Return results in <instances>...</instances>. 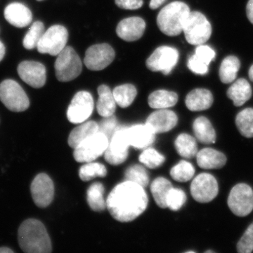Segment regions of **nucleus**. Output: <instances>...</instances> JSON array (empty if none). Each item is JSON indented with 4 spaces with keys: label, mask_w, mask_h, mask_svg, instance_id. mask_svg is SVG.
<instances>
[{
    "label": "nucleus",
    "mask_w": 253,
    "mask_h": 253,
    "mask_svg": "<svg viewBox=\"0 0 253 253\" xmlns=\"http://www.w3.org/2000/svg\"><path fill=\"white\" fill-rule=\"evenodd\" d=\"M99 99L96 104V109L100 116L103 118L113 116L116 109V102L113 92L109 86L100 85L98 87Z\"/></svg>",
    "instance_id": "25"
},
{
    "label": "nucleus",
    "mask_w": 253,
    "mask_h": 253,
    "mask_svg": "<svg viewBox=\"0 0 253 253\" xmlns=\"http://www.w3.org/2000/svg\"><path fill=\"white\" fill-rule=\"evenodd\" d=\"M178 95L168 90L155 91L149 95L148 102L150 107L155 109H167L176 105Z\"/></svg>",
    "instance_id": "27"
},
{
    "label": "nucleus",
    "mask_w": 253,
    "mask_h": 253,
    "mask_svg": "<svg viewBox=\"0 0 253 253\" xmlns=\"http://www.w3.org/2000/svg\"><path fill=\"white\" fill-rule=\"evenodd\" d=\"M104 194V187L101 183H94L88 189L86 200L89 207L95 212H101L106 209V202Z\"/></svg>",
    "instance_id": "31"
},
{
    "label": "nucleus",
    "mask_w": 253,
    "mask_h": 253,
    "mask_svg": "<svg viewBox=\"0 0 253 253\" xmlns=\"http://www.w3.org/2000/svg\"><path fill=\"white\" fill-rule=\"evenodd\" d=\"M205 253H214V251H211V250H208V251H206V252H205Z\"/></svg>",
    "instance_id": "50"
},
{
    "label": "nucleus",
    "mask_w": 253,
    "mask_h": 253,
    "mask_svg": "<svg viewBox=\"0 0 253 253\" xmlns=\"http://www.w3.org/2000/svg\"><path fill=\"white\" fill-rule=\"evenodd\" d=\"M107 174V170L104 165L99 163H86L82 166L79 171L80 178L82 180L88 181L93 178L104 177Z\"/></svg>",
    "instance_id": "35"
},
{
    "label": "nucleus",
    "mask_w": 253,
    "mask_h": 253,
    "mask_svg": "<svg viewBox=\"0 0 253 253\" xmlns=\"http://www.w3.org/2000/svg\"><path fill=\"white\" fill-rule=\"evenodd\" d=\"M214 101L212 93L208 89H195L186 96L185 104L191 111H201L209 109Z\"/></svg>",
    "instance_id": "22"
},
{
    "label": "nucleus",
    "mask_w": 253,
    "mask_h": 253,
    "mask_svg": "<svg viewBox=\"0 0 253 253\" xmlns=\"http://www.w3.org/2000/svg\"><path fill=\"white\" fill-rule=\"evenodd\" d=\"M231 212L238 217H246L253 211V190L248 184H236L231 190L227 201Z\"/></svg>",
    "instance_id": "8"
},
{
    "label": "nucleus",
    "mask_w": 253,
    "mask_h": 253,
    "mask_svg": "<svg viewBox=\"0 0 253 253\" xmlns=\"http://www.w3.org/2000/svg\"><path fill=\"white\" fill-rule=\"evenodd\" d=\"M183 33L189 44L201 45L211 38L212 26L202 13L191 11L184 23Z\"/></svg>",
    "instance_id": "4"
},
{
    "label": "nucleus",
    "mask_w": 253,
    "mask_h": 253,
    "mask_svg": "<svg viewBox=\"0 0 253 253\" xmlns=\"http://www.w3.org/2000/svg\"><path fill=\"white\" fill-rule=\"evenodd\" d=\"M146 29V23L140 17L125 18L118 23L116 33L123 41L134 42L140 39Z\"/></svg>",
    "instance_id": "18"
},
{
    "label": "nucleus",
    "mask_w": 253,
    "mask_h": 253,
    "mask_svg": "<svg viewBox=\"0 0 253 253\" xmlns=\"http://www.w3.org/2000/svg\"><path fill=\"white\" fill-rule=\"evenodd\" d=\"M4 17L10 24L19 28L26 27L33 20L31 10L18 2L11 3L5 8Z\"/></svg>",
    "instance_id": "19"
},
{
    "label": "nucleus",
    "mask_w": 253,
    "mask_h": 253,
    "mask_svg": "<svg viewBox=\"0 0 253 253\" xmlns=\"http://www.w3.org/2000/svg\"><path fill=\"white\" fill-rule=\"evenodd\" d=\"M194 174V166L186 161H181L170 170V175L172 179L179 182H186L191 180Z\"/></svg>",
    "instance_id": "36"
},
{
    "label": "nucleus",
    "mask_w": 253,
    "mask_h": 253,
    "mask_svg": "<svg viewBox=\"0 0 253 253\" xmlns=\"http://www.w3.org/2000/svg\"><path fill=\"white\" fill-rule=\"evenodd\" d=\"M115 2L118 7L126 10L139 9L144 4L143 0H115Z\"/></svg>",
    "instance_id": "44"
},
{
    "label": "nucleus",
    "mask_w": 253,
    "mask_h": 253,
    "mask_svg": "<svg viewBox=\"0 0 253 253\" xmlns=\"http://www.w3.org/2000/svg\"><path fill=\"white\" fill-rule=\"evenodd\" d=\"M174 145L178 154L183 158L190 159L196 156L199 152L196 139L185 133L179 134L176 137Z\"/></svg>",
    "instance_id": "30"
},
{
    "label": "nucleus",
    "mask_w": 253,
    "mask_h": 253,
    "mask_svg": "<svg viewBox=\"0 0 253 253\" xmlns=\"http://www.w3.org/2000/svg\"><path fill=\"white\" fill-rule=\"evenodd\" d=\"M109 144V137L99 131L74 149L75 159L78 163L92 162L104 154Z\"/></svg>",
    "instance_id": "7"
},
{
    "label": "nucleus",
    "mask_w": 253,
    "mask_h": 253,
    "mask_svg": "<svg viewBox=\"0 0 253 253\" xmlns=\"http://www.w3.org/2000/svg\"><path fill=\"white\" fill-rule=\"evenodd\" d=\"M127 127L118 128L109 139V146L105 151V159L109 164L118 166L126 161L129 149Z\"/></svg>",
    "instance_id": "11"
},
{
    "label": "nucleus",
    "mask_w": 253,
    "mask_h": 253,
    "mask_svg": "<svg viewBox=\"0 0 253 253\" xmlns=\"http://www.w3.org/2000/svg\"><path fill=\"white\" fill-rule=\"evenodd\" d=\"M191 12L189 6L182 1H173L163 7L157 16V25L163 34L174 37L183 32L184 23Z\"/></svg>",
    "instance_id": "3"
},
{
    "label": "nucleus",
    "mask_w": 253,
    "mask_h": 253,
    "mask_svg": "<svg viewBox=\"0 0 253 253\" xmlns=\"http://www.w3.org/2000/svg\"><path fill=\"white\" fill-rule=\"evenodd\" d=\"M172 188L170 181L166 178H156L151 186V193L156 204L161 208H167V198Z\"/></svg>",
    "instance_id": "29"
},
{
    "label": "nucleus",
    "mask_w": 253,
    "mask_h": 253,
    "mask_svg": "<svg viewBox=\"0 0 253 253\" xmlns=\"http://www.w3.org/2000/svg\"><path fill=\"white\" fill-rule=\"evenodd\" d=\"M115 56V51L109 44H94L86 49L84 62L91 71H101L113 62Z\"/></svg>",
    "instance_id": "14"
},
{
    "label": "nucleus",
    "mask_w": 253,
    "mask_h": 253,
    "mask_svg": "<svg viewBox=\"0 0 253 253\" xmlns=\"http://www.w3.org/2000/svg\"><path fill=\"white\" fill-rule=\"evenodd\" d=\"M236 125L241 135L246 138L253 137V109L248 108L236 116Z\"/></svg>",
    "instance_id": "33"
},
{
    "label": "nucleus",
    "mask_w": 253,
    "mask_h": 253,
    "mask_svg": "<svg viewBox=\"0 0 253 253\" xmlns=\"http://www.w3.org/2000/svg\"><path fill=\"white\" fill-rule=\"evenodd\" d=\"M144 187L129 181L118 184L106 201V207L112 217L121 222H129L141 215L148 206Z\"/></svg>",
    "instance_id": "1"
},
{
    "label": "nucleus",
    "mask_w": 253,
    "mask_h": 253,
    "mask_svg": "<svg viewBox=\"0 0 253 253\" xmlns=\"http://www.w3.org/2000/svg\"><path fill=\"white\" fill-rule=\"evenodd\" d=\"M99 131L104 133L106 136L111 139L113 133L117 129V120L114 116H109V117L104 118L101 122V125L99 126Z\"/></svg>",
    "instance_id": "42"
},
{
    "label": "nucleus",
    "mask_w": 253,
    "mask_h": 253,
    "mask_svg": "<svg viewBox=\"0 0 253 253\" xmlns=\"http://www.w3.org/2000/svg\"><path fill=\"white\" fill-rule=\"evenodd\" d=\"M252 94V87L244 78L238 79L226 91L228 98L232 100L236 107L243 106L251 99Z\"/></svg>",
    "instance_id": "23"
},
{
    "label": "nucleus",
    "mask_w": 253,
    "mask_h": 253,
    "mask_svg": "<svg viewBox=\"0 0 253 253\" xmlns=\"http://www.w3.org/2000/svg\"><path fill=\"white\" fill-rule=\"evenodd\" d=\"M237 251L240 253H251L253 251V222L245 231L238 242Z\"/></svg>",
    "instance_id": "40"
},
{
    "label": "nucleus",
    "mask_w": 253,
    "mask_h": 253,
    "mask_svg": "<svg viewBox=\"0 0 253 253\" xmlns=\"http://www.w3.org/2000/svg\"><path fill=\"white\" fill-rule=\"evenodd\" d=\"M179 56V51L175 48L160 46L146 60V67L153 72L161 71L164 75H168L175 67Z\"/></svg>",
    "instance_id": "10"
},
{
    "label": "nucleus",
    "mask_w": 253,
    "mask_h": 253,
    "mask_svg": "<svg viewBox=\"0 0 253 253\" xmlns=\"http://www.w3.org/2000/svg\"><path fill=\"white\" fill-rule=\"evenodd\" d=\"M94 106V99L90 93L86 91H78L73 96L71 104L68 106V121L74 124L85 122L90 117Z\"/></svg>",
    "instance_id": "13"
},
{
    "label": "nucleus",
    "mask_w": 253,
    "mask_h": 253,
    "mask_svg": "<svg viewBox=\"0 0 253 253\" xmlns=\"http://www.w3.org/2000/svg\"><path fill=\"white\" fill-rule=\"evenodd\" d=\"M188 68L195 74L206 75L208 72V65L199 59L196 54L190 56L187 63Z\"/></svg>",
    "instance_id": "41"
},
{
    "label": "nucleus",
    "mask_w": 253,
    "mask_h": 253,
    "mask_svg": "<svg viewBox=\"0 0 253 253\" xmlns=\"http://www.w3.org/2000/svg\"><path fill=\"white\" fill-rule=\"evenodd\" d=\"M186 196L183 190L172 188L167 198V206L171 211H177L185 204Z\"/></svg>",
    "instance_id": "39"
},
{
    "label": "nucleus",
    "mask_w": 253,
    "mask_h": 253,
    "mask_svg": "<svg viewBox=\"0 0 253 253\" xmlns=\"http://www.w3.org/2000/svg\"><path fill=\"white\" fill-rule=\"evenodd\" d=\"M154 132L149 126L136 125L127 127V136L131 146L138 149H146L154 142Z\"/></svg>",
    "instance_id": "20"
},
{
    "label": "nucleus",
    "mask_w": 253,
    "mask_h": 253,
    "mask_svg": "<svg viewBox=\"0 0 253 253\" xmlns=\"http://www.w3.org/2000/svg\"><path fill=\"white\" fill-rule=\"evenodd\" d=\"M5 52H6V49H5L4 44L0 41V62L4 58Z\"/></svg>",
    "instance_id": "47"
},
{
    "label": "nucleus",
    "mask_w": 253,
    "mask_h": 253,
    "mask_svg": "<svg viewBox=\"0 0 253 253\" xmlns=\"http://www.w3.org/2000/svg\"><path fill=\"white\" fill-rule=\"evenodd\" d=\"M246 15L250 22L253 25V0H249L246 6Z\"/></svg>",
    "instance_id": "45"
},
{
    "label": "nucleus",
    "mask_w": 253,
    "mask_h": 253,
    "mask_svg": "<svg viewBox=\"0 0 253 253\" xmlns=\"http://www.w3.org/2000/svg\"><path fill=\"white\" fill-rule=\"evenodd\" d=\"M68 39L67 29L64 26L55 25L44 32L37 48L41 54L57 56L66 47Z\"/></svg>",
    "instance_id": "9"
},
{
    "label": "nucleus",
    "mask_w": 253,
    "mask_h": 253,
    "mask_svg": "<svg viewBox=\"0 0 253 253\" xmlns=\"http://www.w3.org/2000/svg\"><path fill=\"white\" fill-rule=\"evenodd\" d=\"M14 251L9 248L1 247L0 248V253H13Z\"/></svg>",
    "instance_id": "48"
},
{
    "label": "nucleus",
    "mask_w": 253,
    "mask_h": 253,
    "mask_svg": "<svg viewBox=\"0 0 253 253\" xmlns=\"http://www.w3.org/2000/svg\"><path fill=\"white\" fill-rule=\"evenodd\" d=\"M38 1H42V0H38Z\"/></svg>",
    "instance_id": "51"
},
{
    "label": "nucleus",
    "mask_w": 253,
    "mask_h": 253,
    "mask_svg": "<svg viewBox=\"0 0 253 253\" xmlns=\"http://www.w3.org/2000/svg\"><path fill=\"white\" fill-rule=\"evenodd\" d=\"M195 54L208 66L214 59L216 55L212 48L208 46L203 45V44L197 46Z\"/></svg>",
    "instance_id": "43"
},
{
    "label": "nucleus",
    "mask_w": 253,
    "mask_h": 253,
    "mask_svg": "<svg viewBox=\"0 0 253 253\" xmlns=\"http://www.w3.org/2000/svg\"><path fill=\"white\" fill-rule=\"evenodd\" d=\"M46 68L42 63L33 61H23L18 65L20 78L33 88H41L45 84Z\"/></svg>",
    "instance_id": "16"
},
{
    "label": "nucleus",
    "mask_w": 253,
    "mask_h": 253,
    "mask_svg": "<svg viewBox=\"0 0 253 253\" xmlns=\"http://www.w3.org/2000/svg\"><path fill=\"white\" fill-rule=\"evenodd\" d=\"M18 244L27 253L51 252V243L44 224L36 219H26L20 226L18 232Z\"/></svg>",
    "instance_id": "2"
},
{
    "label": "nucleus",
    "mask_w": 253,
    "mask_h": 253,
    "mask_svg": "<svg viewBox=\"0 0 253 253\" xmlns=\"http://www.w3.org/2000/svg\"><path fill=\"white\" fill-rule=\"evenodd\" d=\"M196 161L199 167L203 169H220L225 166L226 157L220 151L211 148H205L198 152Z\"/></svg>",
    "instance_id": "21"
},
{
    "label": "nucleus",
    "mask_w": 253,
    "mask_h": 253,
    "mask_svg": "<svg viewBox=\"0 0 253 253\" xmlns=\"http://www.w3.org/2000/svg\"><path fill=\"white\" fill-rule=\"evenodd\" d=\"M116 102L120 107L127 108L135 99L137 91L135 86L131 84H122L116 86L113 91Z\"/></svg>",
    "instance_id": "32"
},
{
    "label": "nucleus",
    "mask_w": 253,
    "mask_h": 253,
    "mask_svg": "<svg viewBox=\"0 0 253 253\" xmlns=\"http://www.w3.org/2000/svg\"><path fill=\"white\" fill-rule=\"evenodd\" d=\"M44 33V26L41 21L33 23L27 34L23 38V45L26 49L37 47L38 42Z\"/></svg>",
    "instance_id": "34"
},
{
    "label": "nucleus",
    "mask_w": 253,
    "mask_h": 253,
    "mask_svg": "<svg viewBox=\"0 0 253 253\" xmlns=\"http://www.w3.org/2000/svg\"><path fill=\"white\" fill-rule=\"evenodd\" d=\"M164 156L153 148H146L139 156V161L150 169L160 167L165 162Z\"/></svg>",
    "instance_id": "38"
},
{
    "label": "nucleus",
    "mask_w": 253,
    "mask_h": 253,
    "mask_svg": "<svg viewBox=\"0 0 253 253\" xmlns=\"http://www.w3.org/2000/svg\"><path fill=\"white\" fill-rule=\"evenodd\" d=\"M0 101L13 112H23L30 106L27 94L13 80H5L0 84Z\"/></svg>",
    "instance_id": "6"
},
{
    "label": "nucleus",
    "mask_w": 253,
    "mask_h": 253,
    "mask_svg": "<svg viewBox=\"0 0 253 253\" xmlns=\"http://www.w3.org/2000/svg\"><path fill=\"white\" fill-rule=\"evenodd\" d=\"M99 130V125L94 121L83 123L71 131L68 137V144L73 149H76L82 142L94 135Z\"/></svg>",
    "instance_id": "26"
},
{
    "label": "nucleus",
    "mask_w": 253,
    "mask_h": 253,
    "mask_svg": "<svg viewBox=\"0 0 253 253\" xmlns=\"http://www.w3.org/2000/svg\"><path fill=\"white\" fill-rule=\"evenodd\" d=\"M190 189L195 201L201 204L211 202L219 192L217 181L208 173H201L196 176L191 182Z\"/></svg>",
    "instance_id": "12"
},
{
    "label": "nucleus",
    "mask_w": 253,
    "mask_h": 253,
    "mask_svg": "<svg viewBox=\"0 0 253 253\" xmlns=\"http://www.w3.org/2000/svg\"><path fill=\"white\" fill-rule=\"evenodd\" d=\"M249 76L250 80H251V81L253 83V65L251 68H250Z\"/></svg>",
    "instance_id": "49"
},
{
    "label": "nucleus",
    "mask_w": 253,
    "mask_h": 253,
    "mask_svg": "<svg viewBox=\"0 0 253 253\" xmlns=\"http://www.w3.org/2000/svg\"><path fill=\"white\" fill-rule=\"evenodd\" d=\"M126 181H131L139 184L142 187H146L149 182V177L147 171L143 166L139 165L131 166L126 172Z\"/></svg>",
    "instance_id": "37"
},
{
    "label": "nucleus",
    "mask_w": 253,
    "mask_h": 253,
    "mask_svg": "<svg viewBox=\"0 0 253 253\" xmlns=\"http://www.w3.org/2000/svg\"><path fill=\"white\" fill-rule=\"evenodd\" d=\"M177 116L168 109H158L151 113L146 120V125L156 134L170 131L177 124Z\"/></svg>",
    "instance_id": "17"
},
{
    "label": "nucleus",
    "mask_w": 253,
    "mask_h": 253,
    "mask_svg": "<svg viewBox=\"0 0 253 253\" xmlns=\"http://www.w3.org/2000/svg\"><path fill=\"white\" fill-rule=\"evenodd\" d=\"M193 129L196 139L204 144H214L216 132L211 121L204 116L196 118L193 123Z\"/></svg>",
    "instance_id": "24"
},
{
    "label": "nucleus",
    "mask_w": 253,
    "mask_h": 253,
    "mask_svg": "<svg viewBox=\"0 0 253 253\" xmlns=\"http://www.w3.org/2000/svg\"><path fill=\"white\" fill-rule=\"evenodd\" d=\"M166 0H151L149 4V7L151 9H156L161 6Z\"/></svg>",
    "instance_id": "46"
},
{
    "label": "nucleus",
    "mask_w": 253,
    "mask_h": 253,
    "mask_svg": "<svg viewBox=\"0 0 253 253\" xmlns=\"http://www.w3.org/2000/svg\"><path fill=\"white\" fill-rule=\"evenodd\" d=\"M54 68L58 81L66 83L73 81L81 75L83 64L76 51L71 46H66L57 55Z\"/></svg>",
    "instance_id": "5"
},
{
    "label": "nucleus",
    "mask_w": 253,
    "mask_h": 253,
    "mask_svg": "<svg viewBox=\"0 0 253 253\" xmlns=\"http://www.w3.org/2000/svg\"><path fill=\"white\" fill-rule=\"evenodd\" d=\"M241 68V61L235 56H228L224 59L219 71V79L224 84H229L235 81Z\"/></svg>",
    "instance_id": "28"
},
{
    "label": "nucleus",
    "mask_w": 253,
    "mask_h": 253,
    "mask_svg": "<svg viewBox=\"0 0 253 253\" xmlns=\"http://www.w3.org/2000/svg\"><path fill=\"white\" fill-rule=\"evenodd\" d=\"M32 197L37 206L46 208L52 202L54 196V185L47 174H38L31 186Z\"/></svg>",
    "instance_id": "15"
}]
</instances>
